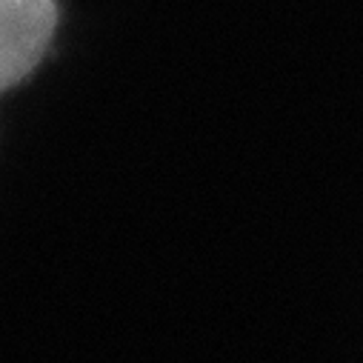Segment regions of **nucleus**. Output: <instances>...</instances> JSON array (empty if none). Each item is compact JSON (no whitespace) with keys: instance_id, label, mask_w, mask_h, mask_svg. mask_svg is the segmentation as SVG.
<instances>
[{"instance_id":"1","label":"nucleus","mask_w":363,"mask_h":363,"mask_svg":"<svg viewBox=\"0 0 363 363\" xmlns=\"http://www.w3.org/2000/svg\"><path fill=\"white\" fill-rule=\"evenodd\" d=\"M55 0H0V92L18 86L49 52Z\"/></svg>"}]
</instances>
